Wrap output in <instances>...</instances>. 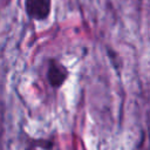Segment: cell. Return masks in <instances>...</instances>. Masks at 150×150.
<instances>
[{
  "mask_svg": "<svg viewBox=\"0 0 150 150\" xmlns=\"http://www.w3.org/2000/svg\"><path fill=\"white\" fill-rule=\"evenodd\" d=\"M68 77V70L66 67L60 63L57 60H50L48 70H47V79L49 84L53 88H60L64 83Z\"/></svg>",
  "mask_w": 150,
  "mask_h": 150,
  "instance_id": "7a4b0ae2",
  "label": "cell"
},
{
  "mask_svg": "<svg viewBox=\"0 0 150 150\" xmlns=\"http://www.w3.org/2000/svg\"><path fill=\"white\" fill-rule=\"evenodd\" d=\"M25 11L30 19L43 21L52 12V0H25Z\"/></svg>",
  "mask_w": 150,
  "mask_h": 150,
  "instance_id": "6da1fadb",
  "label": "cell"
}]
</instances>
